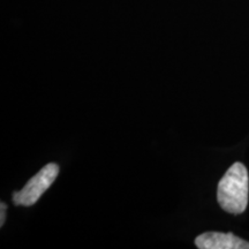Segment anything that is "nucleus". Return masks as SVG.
<instances>
[{"mask_svg": "<svg viewBox=\"0 0 249 249\" xmlns=\"http://www.w3.org/2000/svg\"><path fill=\"white\" fill-rule=\"evenodd\" d=\"M248 193L249 177L247 169L244 164L234 163L218 183V203L226 213L240 214L247 208Z\"/></svg>", "mask_w": 249, "mask_h": 249, "instance_id": "1", "label": "nucleus"}, {"mask_svg": "<svg viewBox=\"0 0 249 249\" xmlns=\"http://www.w3.org/2000/svg\"><path fill=\"white\" fill-rule=\"evenodd\" d=\"M59 173V166L54 163L45 165L26 183L21 191L13 193V203L15 205L30 207L39 200L40 196L48 191Z\"/></svg>", "mask_w": 249, "mask_h": 249, "instance_id": "2", "label": "nucleus"}, {"mask_svg": "<svg viewBox=\"0 0 249 249\" xmlns=\"http://www.w3.org/2000/svg\"><path fill=\"white\" fill-rule=\"evenodd\" d=\"M195 245L200 249H249V242L222 232L203 233L195 239Z\"/></svg>", "mask_w": 249, "mask_h": 249, "instance_id": "3", "label": "nucleus"}, {"mask_svg": "<svg viewBox=\"0 0 249 249\" xmlns=\"http://www.w3.org/2000/svg\"><path fill=\"white\" fill-rule=\"evenodd\" d=\"M5 213H6V204L4 202H1V218H0V225H4V222H5Z\"/></svg>", "mask_w": 249, "mask_h": 249, "instance_id": "4", "label": "nucleus"}]
</instances>
